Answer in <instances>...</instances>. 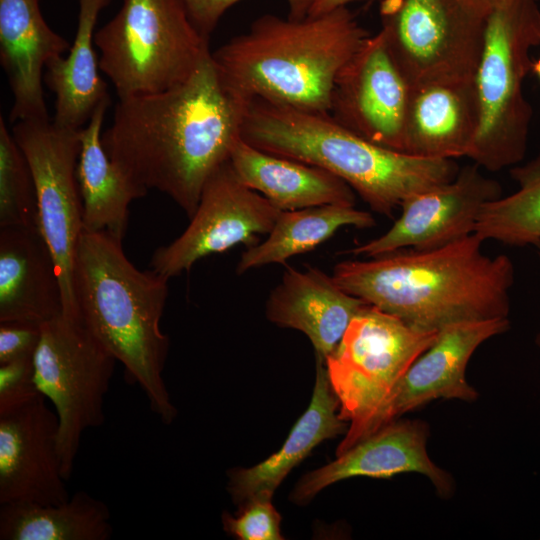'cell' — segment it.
<instances>
[{
    "instance_id": "obj_30",
    "label": "cell",
    "mask_w": 540,
    "mask_h": 540,
    "mask_svg": "<svg viewBox=\"0 0 540 540\" xmlns=\"http://www.w3.org/2000/svg\"><path fill=\"white\" fill-rule=\"evenodd\" d=\"M281 516L271 499H255L239 507L236 516L222 514L224 530L240 540H281Z\"/></svg>"
},
{
    "instance_id": "obj_27",
    "label": "cell",
    "mask_w": 540,
    "mask_h": 540,
    "mask_svg": "<svg viewBox=\"0 0 540 540\" xmlns=\"http://www.w3.org/2000/svg\"><path fill=\"white\" fill-rule=\"evenodd\" d=\"M374 217L367 211L347 205H321L281 211L267 238L248 247L241 255L236 273L274 263L308 252L332 237L340 228H370Z\"/></svg>"
},
{
    "instance_id": "obj_3",
    "label": "cell",
    "mask_w": 540,
    "mask_h": 540,
    "mask_svg": "<svg viewBox=\"0 0 540 540\" xmlns=\"http://www.w3.org/2000/svg\"><path fill=\"white\" fill-rule=\"evenodd\" d=\"M168 280L136 268L122 242L106 232L80 234L73 267L79 318L123 365L126 381L142 389L165 425L177 415L163 378L170 341L160 321Z\"/></svg>"
},
{
    "instance_id": "obj_18",
    "label": "cell",
    "mask_w": 540,
    "mask_h": 540,
    "mask_svg": "<svg viewBox=\"0 0 540 540\" xmlns=\"http://www.w3.org/2000/svg\"><path fill=\"white\" fill-rule=\"evenodd\" d=\"M40 0H0V61L13 95L10 122L48 120L42 88L47 63L69 43L46 23Z\"/></svg>"
},
{
    "instance_id": "obj_11",
    "label": "cell",
    "mask_w": 540,
    "mask_h": 540,
    "mask_svg": "<svg viewBox=\"0 0 540 540\" xmlns=\"http://www.w3.org/2000/svg\"><path fill=\"white\" fill-rule=\"evenodd\" d=\"M82 129V128H81ZM48 120L13 124L12 134L33 176L40 232L56 263L63 314L80 320L73 285V267L82 227V202L77 181L80 130Z\"/></svg>"
},
{
    "instance_id": "obj_26",
    "label": "cell",
    "mask_w": 540,
    "mask_h": 540,
    "mask_svg": "<svg viewBox=\"0 0 540 540\" xmlns=\"http://www.w3.org/2000/svg\"><path fill=\"white\" fill-rule=\"evenodd\" d=\"M112 534L107 504L84 490L59 504H0L1 540H108Z\"/></svg>"
},
{
    "instance_id": "obj_21",
    "label": "cell",
    "mask_w": 540,
    "mask_h": 540,
    "mask_svg": "<svg viewBox=\"0 0 540 540\" xmlns=\"http://www.w3.org/2000/svg\"><path fill=\"white\" fill-rule=\"evenodd\" d=\"M479 123L474 79L412 86L404 153L427 159L467 156Z\"/></svg>"
},
{
    "instance_id": "obj_31",
    "label": "cell",
    "mask_w": 540,
    "mask_h": 540,
    "mask_svg": "<svg viewBox=\"0 0 540 540\" xmlns=\"http://www.w3.org/2000/svg\"><path fill=\"white\" fill-rule=\"evenodd\" d=\"M241 0H184L189 15L199 31L209 38L222 15ZM314 0H286L289 18L303 19Z\"/></svg>"
},
{
    "instance_id": "obj_37",
    "label": "cell",
    "mask_w": 540,
    "mask_h": 540,
    "mask_svg": "<svg viewBox=\"0 0 540 540\" xmlns=\"http://www.w3.org/2000/svg\"><path fill=\"white\" fill-rule=\"evenodd\" d=\"M539 257H540V250H539ZM535 342H536V345L540 348V332L537 334Z\"/></svg>"
},
{
    "instance_id": "obj_1",
    "label": "cell",
    "mask_w": 540,
    "mask_h": 540,
    "mask_svg": "<svg viewBox=\"0 0 540 540\" xmlns=\"http://www.w3.org/2000/svg\"><path fill=\"white\" fill-rule=\"evenodd\" d=\"M250 103L223 82L211 52L183 83L120 98L102 144L133 182L168 195L190 219L241 137Z\"/></svg>"
},
{
    "instance_id": "obj_14",
    "label": "cell",
    "mask_w": 540,
    "mask_h": 540,
    "mask_svg": "<svg viewBox=\"0 0 540 540\" xmlns=\"http://www.w3.org/2000/svg\"><path fill=\"white\" fill-rule=\"evenodd\" d=\"M412 86L380 30L339 74L330 114L367 140L404 153Z\"/></svg>"
},
{
    "instance_id": "obj_35",
    "label": "cell",
    "mask_w": 540,
    "mask_h": 540,
    "mask_svg": "<svg viewBox=\"0 0 540 540\" xmlns=\"http://www.w3.org/2000/svg\"><path fill=\"white\" fill-rule=\"evenodd\" d=\"M465 6L474 12L487 16L499 0H460Z\"/></svg>"
},
{
    "instance_id": "obj_29",
    "label": "cell",
    "mask_w": 540,
    "mask_h": 540,
    "mask_svg": "<svg viewBox=\"0 0 540 540\" xmlns=\"http://www.w3.org/2000/svg\"><path fill=\"white\" fill-rule=\"evenodd\" d=\"M39 230L36 189L27 159L0 117V228Z\"/></svg>"
},
{
    "instance_id": "obj_34",
    "label": "cell",
    "mask_w": 540,
    "mask_h": 540,
    "mask_svg": "<svg viewBox=\"0 0 540 540\" xmlns=\"http://www.w3.org/2000/svg\"><path fill=\"white\" fill-rule=\"evenodd\" d=\"M355 0H314L308 15L316 16L327 13L339 7L347 6L348 3Z\"/></svg>"
},
{
    "instance_id": "obj_19",
    "label": "cell",
    "mask_w": 540,
    "mask_h": 540,
    "mask_svg": "<svg viewBox=\"0 0 540 540\" xmlns=\"http://www.w3.org/2000/svg\"><path fill=\"white\" fill-rule=\"evenodd\" d=\"M367 304L318 268L289 267L271 290L265 313L270 322L303 332L315 349L316 359L325 362Z\"/></svg>"
},
{
    "instance_id": "obj_9",
    "label": "cell",
    "mask_w": 540,
    "mask_h": 540,
    "mask_svg": "<svg viewBox=\"0 0 540 540\" xmlns=\"http://www.w3.org/2000/svg\"><path fill=\"white\" fill-rule=\"evenodd\" d=\"M437 335L416 329L370 304L352 319L325 360L339 400V415L350 421L347 431L358 428L383 404Z\"/></svg>"
},
{
    "instance_id": "obj_16",
    "label": "cell",
    "mask_w": 540,
    "mask_h": 540,
    "mask_svg": "<svg viewBox=\"0 0 540 540\" xmlns=\"http://www.w3.org/2000/svg\"><path fill=\"white\" fill-rule=\"evenodd\" d=\"M37 393L0 406V504L69 499L58 453L59 421Z\"/></svg>"
},
{
    "instance_id": "obj_32",
    "label": "cell",
    "mask_w": 540,
    "mask_h": 540,
    "mask_svg": "<svg viewBox=\"0 0 540 540\" xmlns=\"http://www.w3.org/2000/svg\"><path fill=\"white\" fill-rule=\"evenodd\" d=\"M34 357L0 365V406H6L41 393L34 380Z\"/></svg>"
},
{
    "instance_id": "obj_7",
    "label": "cell",
    "mask_w": 540,
    "mask_h": 540,
    "mask_svg": "<svg viewBox=\"0 0 540 540\" xmlns=\"http://www.w3.org/2000/svg\"><path fill=\"white\" fill-rule=\"evenodd\" d=\"M94 43L119 99L175 87L211 53L184 0H123Z\"/></svg>"
},
{
    "instance_id": "obj_23",
    "label": "cell",
    "mask_w": 540,
    "mask_h": 540,
    "mask_svg": "<svg viewBox=\"0 0 540 540\" xmlns=\"http://www.w3.org/2000/svg\"><path fill=\"white\" fill-rule=\"evenodd\" d=\"M229 162L245 185L281 211L329 204L355 206L354 190L336 175L257 149L242 137L234 143Z\"/></svg>"
},
{
    "instance_id": "obj_33",
    "label": "cell",
    "mask_w": 540,
    "mask_h": 540,
    "mask_svg": "<svg viewBox=\"0 0 540 540\" xmlns=\"http://www.w3.org/2000/svg\"><path fill=\"white\" fill-rule=\"evenodd\" d=\"M41 327L21 322L0 323V365L34 357L41 338Z\"/></svg>"
},
{
    "instance_id": "obj_13",
    "label": "cell",
    "mask_w": 540,
    "mask_h": 540,
    "mask_svg": "<svg viewBox=\"0 0 540 540\" xmlns=\"http://www.w3.org/2000/svg\"><path fill=\"white\" fill-rule=\"evenodd\" d=\"M510 328L508 318L466 321L438 332L395 385L383 404L358 428L346 432L336 455L375 433L398 416L437 398L473 401L475 389L465 378L469 359L484 341Z\"/></svg>"
},
{
    "instance_id": "obj_6",
    "label": "cell",
    "mask_w": 540,
    "mask_h": 540,
    "mask_svg": "<svg viewBox=\"0 0 540 540\" xmlns=\"http://www.w3.org/2000/svg\"><path fill=\"white\" fill-rule=\"evenodd\" d=\"M537 0H499L487 15L474 75L477 132L467 157L489 171L524 157L532 108L523 93L530 51L540 46Z\"/></svg>"
},
{
    "instance_id": "obj_8",
    "label": "cell",
    "mask_w": 540,
    "mask_h": 540,
    "mask_svg": "<svg viewBox=\"0 0 540 540\" xmlns=\"http://www.w3.org/2000/svg\"><path fill=\"white\" fill-rule=\"evenodd\" d=\"M33 361L36 386L58 417V453L68 481L84 432L104 423L117 359L80 320L62 314L42 324Z\"/></svg>"
},
{
    "instance_id": "obj_36",
    "label": "cell",
    "mask_w": 540,
    "mask_h": 540,
    "mask_svg": "<svg viewBox=\"0 0 540 540\" xmlns=\"http://www.w3.org/2000/svg\"><path fill=\"white\" fill-rule=\"evenodd\" d=\"M531 72L537 77L540 81V57L536 61H532Z\"/></svg>"
},
{
    "instance_id": "obj_28",
    "label": "cell",
    "mask_w": 540,
    "mask_h": 540,
    "mask_svg": "<svg viewBox=\"0 0 540 540\" xmlns=\"http://www.w3.org/2000/svg\"><path fill=\"white\" fill-rule=\"evenodd\" d=\"M516 192L486 203L474 233L483 241L495 240L515 247L533 245L540 250V153L510 170Z\"/></svg>"
},
{
    "instance_id": "obj_4",
    "label": "cell",
    "mask_w": 540,
    "mask_h": 540,
    "mask_svg": "<svg viewBox=\"0 0 540 540\" xmlns=\"http://www.w3.org/2000/svg\"><path fill=\"white\" fill-rule=\"evenodd\" d=\"M368 36L347 6L303 19L266 14L212 58L223 82L251 101L330 113L337 78Z\"/></svg>"
},
{
    "instance_id": "obj_15",
    "label": "cell",
    "mask_w": 540,
    "mask_h": 540,
    "mask_svg": "<svg viewBox=\"0 0 540 540\" xmlns=\"http://www.w3.org/2000/svg\"><path fill=\"white\" fill-rule=\"evenodd\" d=\"M479 168L467 165L453 180L409 197L388 231L349 252L372 258L407 248L430 250L474 233L482 207L502 193L500 184Z\"/></svg>"
},
{
    "instance_id": "obj_12",
    "label": "cell",
    "mask_w": 540,
    "mask_h": 540,
    "mask_svg": "<svg viewBox=\"0 0 540 540\" xmlns=\"http://www.w3.org/2000/svg\"><path fill=\"white\" fill-rule=\"evenodd\" d=\"M281 210L245 185L229 160L205 183L197 209L183 233L153 253L150 267L168 279L189 271L200 259L238 244L258 243Z\"/></svg>"
},
{
    "instance_id": "obj_5",
    "label": "cell",
    "mask_w": 540,
    "mask_h": 540,
    "mask_svg": "<svg viewBox=\"0 0 540 540\" xmlns=\"http://www.w3.org/2000/svg\"><path fill=\"white\" fill-rule=\"evenodd\" d=\"M241 137L262 151L320 167L345 181L369 207L392 217L409 197L453 180V159H427L380 146L330 113L251 101Z\"/></svg>"
},
{
    "instance_id": "obj_24",
    "label": "cell",
    "mask_w": 540,
    "mask_h": 540,
    "mask_svg": "<svg viewBox=\"0 0 540 540\" xmlns=\"http://www.w3.org/2000/svg\"><path fill=\"white\" fill-rule=\"evenodd\" d=\"M110 98L94 111L80 130L77 181L82 202V227L86 232H106L123 242L130 203L148 190L133 182L112 162L102 144L101 128Z\"/></svg>"
},
{
    "instance_id": "obj_2",
    "label": "cell",
    "mask_w": 540,
    "mask_h": 540,
    "mask_svg": "<svg viewBox=\"0 0 540 540\" xmlns=\"http://www.w3.org/2000/svg\"><path fill=\"white\" fill-rule=\"evenodd\" d=\"M483 242L472 233L435 249L342 261L332 277L347 293L422 331L508 318L514 265L506 255L484 254Z\"/></svg>"
},
{
    "instance_id": "obj_22",
    "label": "cell",
    "mask_w": 540,
    "mask_h": 540,
    "mask_svg": "<svg viewBox=\"0 0 540 540\" xmlns=\"http://www.w3.org/2000/svg\"><path fill=\"white\" fill-rule=\"evenodd\" d=\"M339 407L325 362L316 359V380L311 402L282 447L251 468H237L228 472L227 489L233 502L241 507L255 499H271L288 473L318 444L346 431V421L340 417Z\"/></svg>"
},
{
    "instance_id": "obj_10",
    "label": "cell",
    "mask_w": 540,
    "mask_h": 540,
    "mask_svg": "<svg viewBox=\"0 0 540 540\" xmlns=\"http://www.w3.org/2000/svg\"><path fill=\"white\" fill-rule=\"evenodd\" d=\"M381 31L412 85L474 79L484 25L460 0H381Z\"/></svg>"
},
{
    "instance_id": "obj_20",
    "label": "cell",
    "mask_w": 540,
    "mask_h": 540,
    "mask_svg": "<svg viewBox=\"0 0 540 540\" xmlns=\"http://www.w3.org/2000/svg\"><path fill=\"white\" fill-rule=\"evenodd\" d=\"M62 314L56 263L41 232L0 228V323L42 325Z\"/></svg>"
},
{
    "instance_id": "obj_17",
    "label": "cell",
    "mask_w": 540,
    "mask_h": 540,
    "mask_svg": "<svg viewBox=\"0 0 540 540\" xmlns=\"http://www.w3.org/2000/svg\"><path fill=\"white\" fill-rule=\"evenodd\" d=\"M428 430L420 421H392L337 456L307 473L296 484L291 500L303 505L322 489L347 478H389L416 472L430 479L441 496L452 490L450 475L436 466L426 450Z\"/></svg>"
},
{
    "instance_id": "obj_25",
    "label": "cell",
    "mask_w": 540,
    "mask_h": 540,
    "mask_svg": "<svg viewBox=\"0 0 540 540\" xmlns=\"http://www.w3.org/2000/svg\"><path fill=\"white\" fill-rule=\"evenodd\" d=\"M110 1L80 0L77 31L68 55L46 65L43 81L56 97L53 123L57 126L83 128L99 104L110 98L93 48L98 16Z\"/></svg>"
}]
</instances>
